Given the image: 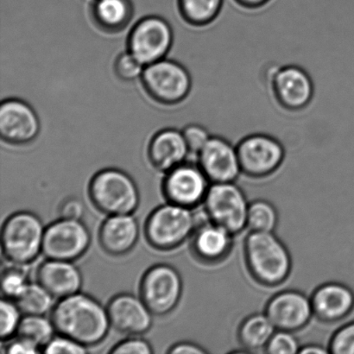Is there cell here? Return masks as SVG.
Masks as SVG:
<instances>
[{"mask_svg":"<svg viewBox=\"0 0 354 354\" xmlns=\"http://www.w3.org/2000/svg\"><path fill=\"white\" fill-rule=\"evenodd\" d=\"M50 319L58 335L88 348L102 342L111 328L106 307L80 291L58 300L52 308Z\"/></svg>","mask_w":354,"mask_h":354,"instance_id":"6da1fadb","label":"cell"},{"mask_svg":"<svg viewBox=\"0 0 354 354\" xmlns=\"http://www.w3.org/2000/svg\"><path fill=\"white\" fill-rule=\"evenodd\" d=\"M244 259L250 276L263 287L281 286L292 270L289 249L274 232H250L244 241Z\"/></svg>","mask_w":354,"mask_h":354,"instance_id":"7a4b0ae2","label":"cell"},{"mask_svg":"<svg viewBox=\"0 0 354 354\" xmlns=\"http://www.w3.org/2000/svg\"><path fill=\"white\" fill-rule=\"evenodd\" d=\"M88 193L93 206L109 216L133 214L140 206L136 183L120 169H105L97 173L89 183Z\"/></svg>","mask_w":354,"mask_h":354,"instance_id":"3957f363","label":"cell"},{"mask_svg":"<svg viewBox=\"0 0 354 354\" xmlns=\"http://www.w3.org/2000/svg\"><path fill=\"white\" fill-rule=\"evenodd\" d=\"M44 232L43 222L30 212H17L10 215L2 227L3 256L12 265H29L41 253Z\"/></svg>","mask_w":354,"mask_h":354,"instance_id":"277c9868","label":"cell"},{"mask_svg":"<svg viewBox=\"0 0 354 354\" xmlns=\"http://www.w3.org/2000/svg\"><path fill=\"white\" fill-rule=\"evenodd\" d=\"M191 208L168 203L156 208L145 225L147 241L158 251H171L191 238L197 227Z\"/></svg>","mask_w":354,"mask_h":354,"instance_id":"5b68a950","label":"cell"},{"mask_svg":"<svg viewBox=\"0 0 354 354\" xmlns=\"http://www.w3.org/2000/svg\"><path fill=\"white\" fill-rule=\"evenodd\" d=\"M249 204L236 182L211 183L203 201L207 220L234 236L246 228Z\"/></svg>","mask_w":354,"mask_h":354,"instance_id":"8992f818","label":"cell"},{"mask_svg":"<svg viewBox=\"0 0 354 354\" xmlns=\"http://www.w3.org/2000/svg\"><path fill=\"white\" fill-rule=\"evenodd\" d=\"M141 78L148 95L164 105L183 103L192 89V78L185 66L169 59L145 66Z\"/></svg>","mask_w":354,"mask_h":354,"instance_id":"52a82bcc","label":"cell"},{"mask_svg":"<svg viewBox=\"0 0 354 354\" xmlns=\"http://www.w3.org/2000/svg\"><path fill=\"white\" fill-rule=\"evenodd\" d=\"M242 175L252 179H265L275 175L286 161V150L280 142L269 135H250L237 145Z\"/></svg>","mask_w":354,"mask_h":354,"instance_id":"ba28073f","label":"cell"},{"mask_svg":"<svg viewBox=\"0 0 354 354\" xmlns=\"http://www.w3.org/2000/svg\"><path fill=\"white\" fill-rule=\"evenodd\" d=\"M182 277L175 267L166 263L152 266L140 282V297L157 317L171 314L182 298Z\"/></svg>","mask_w":354,"mask_h":354,"instance_id":"9c48e42d","label":"cell"},{"mask_svg":"<svg viewBox=\"0 0 354 354\" xmlns=\"http://www.w3.org/2000/svg\"><path fill=\"white\" fill-rule=\"evenodd\" d=\"M174 41V33L167 21L160 17H145L135 24L128 38V51L145 66L162 60Z\"/></svg>","mask_w":354,"mask_h":354,"instance_id":"30bf717a","label":"cell"},{"mask_svg":"<svg viewBox=\"0 0 354 354\" xmlns=\"http://www.w3.org/2000/svg\"><path fill=\"white\" fill-rule=\"evenodd\" d=\"M91 234L82 221L60 218L45 227L41 253L47 259L75 261L88 251Z\"/></svg>","mask_w":354,"mask_h":354,"instance_id":"8fae6325","label":"cell"},{"mask_svg":"<svg viewBox=\"0 0 354 354\" xmlns=\"http://www.w3.org/2000/svg\"><path fill=\"white\" fill-rule=\"evenodd\" d=\"M210 184L197 162H185L166 173L162 190L168 203L194 209L203 204Z\"/></svg>","mask_w":354,"mask_h":354,"instance_id":"7c38bea8","label":"cell"},{"mask_svg":"<svg viewBox=\"0 0 354 354\" xmlns=\"http://www.w3.org/2000/svg\"><path fill=\"white\" fill-rule=\"evenodd\" d=\"M265 314L277 330L292 333L306 328L314 317L310 297L295 290L280 291L270 297Z\"/></svg>","mask_w":354,"mask_h":354,"instance_id":"4fadbf2b","label":"cell"},{"mask_svg":"<svg viewBox=\"0 0 354 354\" xmlns=\"http://www.w3.org/2000/svg\"><path fill=\"white\" fill-rule=\"evenodd\" d=\"M196 158L211 183L236 182L242 175L237 148L223 138L212 136Z\"/></svg>","mask_w":354,"mask_h":354,"instance_id":"5bb4252c","label":"cell"},{"mask_svg":"<svg viewBox=\"0 0 354 354\" xmlns=\"http://www.w3.org/2000/svg\"><path fill=\"white\" fill-rule=\"evenodd\" d=\"M272 91L284 112H296L310 105L314 95V85L310 76L303 68L286 66L274 75Z\"/></svg>","mask_w":354,"mask_h":354,"instance_id":"9a60e30c","label":"cell"},{"mask_svg":"<svg viewBox=\"0 0 354 354\" xmlns=\"http://www.w3.org/2000/svg\"><path fill=\"white\" fill-rule=\"evenodd\" d=\"M111 328L121 334L138 336L145 334L153 324V314L142 298L134 295H117L106 306Z\"/></svg>","mask_w":354,"mask_h":354,"instance_id":"2e32d148","label":"cell"},{"mask_svg":"<svg viewBox=\"0 0 354 354\" xmlns=\"http://www.w3.org/2000/svg\"><path fill=\"white\" fill-rule=\"evenodd\" d=\"M40 131L39 119L32 107L23 100L8 99L0 106V136L6 143H30Z\"/></svg>","mask_w":354,"mask_h":354,"instance_id":"e0dca14e","label":"cell"},{"mask_svg":"<svg viewBox=\"0 0 354 354\" xmlns=\"http://www.w3.org/2000/svg\"><path fill=\"white\" fill-rule=\"evenodd\" d=\"M234 237L230 232L207 220L198 224L191 236V252L205 265H218L230 255Z\"/></svg>","mask_w":354,"mask_h":354,"instance_id":"ac0fdd59","label":"cell"},{"mask_svg":"<svg viewBox=\"0 0 354 354\" xmlns=\"http://www.w3.org/2000/svg\"><path fill=\"white\" fill-rule=\"evenodd\" d=\"M310 300L314 317L324 324L344 320L354 310V292L341 283L322 284L312 293Z\"/></svg>","mask_w":354,"mask_h":354,"instance_id":"d6986e66","label":"cell"},{"mask_svg":"<svg viewBox=\"0 0 354 354\" xmlns=\"http://www.w3.org/2000/svg\"><path fill=\"white\" fill-rule=\"evenodd\" d=\"M140 239V225L133 214L111 215L103 221L99 242L104 252L122 256L135 248Z\"/></svg>","mask_w":354,"mask_h":354,"instance_id":"ffe728a7","label":"cell"},{"mask_svg":"<svg viewBox=\"0 0 354 354\" xmlns=\"http://www.w3.org/2000/svg\"><path fill=\"white\" fill-rule=\"evenodd\" d=\"M37 279L58 300L79 292L83 283L81 270L72 261L64 260L47 259L38 267Z\"/></svg>","mask_w":354,"mask_h":354,"instance_id":"44dd1931","label":"cell"},{"mask_svg":"<svg viewBox=\"0 0 354 354\" xmlns=\"http://www.w3.org/2000/svg\"><path fill=\"white\" fill-rule=\"evenodd\" d=\"M189 155L182 131L175 128L159 131L149 145V160L158 171H171L185 162Z\"/></svg>","mask_w":354,"mask_h":354,"instance_id":"7402d4cb","label":"cell"},{"mask_svg":"<svg viewBox=\"0 0 354 354\" xmlns=\"http://www.w3.org/2000/svg\"><path fill=\"white\" fill-rule=\"evenodd\" d=\"M92 17L97 26L107 32H118L133 19V6L131 0H95Z\"/></svg>","mask_w":354,"mask_h":354,"instance_id":"603a6c76","label":"cell"},{"mask_svg":"<svg viewBox=\"0 0 354 354\" xmlns=\"http://www.w3.org/2000/svg\"><path fill=\"white\" fill-rule=\"evenodd\" d=\"M277 329L263 313H255L241 322L238 328V339L248 353L263 351Z\"/></svg>","mask_w":354,"mask_h":354,"instance_id":"cb8c5ba5","label":"cell"},{"mask_svg":"<svg viewBox=\"0 0 354 354\" xmlns=\"http://www.w3.org/2000/svg\"><path fill=\"white\" fill-rule=\"evenodd\" d=\"M225 0H178L180 16L191 26H207L216 19Z\"/></svg>","mask_w":354,"mask_h":354,"instance_id":"d4e9b609","label":"cell"},{"mask_svg":"<svg viewBox=\"0 0 354 354\" xmlns=\"http://www.w3.org/2000/svg\"><path fill=\"white\" fill-rule=\"evenodd\" d=\"M55 298L39 283H30L15 303L24 315H45L54 308Z\"/></svg>","mask_w":354,"mask_h":354,"instance_id":"484cf974","label":"cell"},{"mask_svg":"<svg viewBox=\"0 0 354 354\" xmlns=\"http://www.w3.org/2000/svg\"><path fill=\"white\" fill-rule=\"evenodd\" d=\"M55 332L57 330L51 319L48 320L44 315H24L17 335L41 349L55 337Z\"/></svg>","mask_w":354,"mask_h":354,"instance_id":"4316f807","label":"cell"},{"mask_svg":"<svg viewBox=\"0 0 354 354\" xmlns=\"http://www.w3.org/2000/svg\"><path fill=\"white\" fill-rule=\"evenodd\" d=\"M279 225V213L272 203L255 200L250 203L246 228L250 232H274Z\"/></svg>","mask_w":354,"mask_h":354,"instance_id":"83f0119b","label":"cell"},{"mask_svg":"<svg viewBox=\"0 0 354 354\" xmlns=\"http://www.w3.org/2000/svg\"><path fill=\"white\" fill-rule=\"evenodd\" d=\"M23 266L14 265L6 268L2 273V294L8 299L16 300L29 284Z\"/></svg>","mask_w":354,"mask_h":354,"instance_id":"f1b7e54d","label":"cell"},{"mask_svg":"<svg viewBox=\"0 0 354 354\" xmlns=\"http://www.w3.org/2000/svg\"><path fill=\"white\" fill-rule=\"evenodd\" d=\"M1 311V324H0V336L2 342L10 339L14 334H17L20 322L22 321V311L17 306L15 301L3 298L0 304Z\"/></svg>","mask_w":354,"mask_h":354,"instance_id":"f546056e","label":"cell"},{"mask_svg":"<svg viewBox=\"0 0 354 354\" xmlns=\"http://www.w3.org/2000/svg\"><path fill=\"white\" fill-rule=\"evenodd\" d=\"M295 333L276 330L263 352L268 354H297L301 346Z\"/></svg>","mask_w":354,"mask_h":354,"instance_id":"4dcf8cb0","label":"cell"},{"mask_svg":"<svg viewBox=\"0 0 354 354\" xmlns=\"http://www.w3.org/2000/svg\"><path fill=\"white\" fill-rule=\"evenodd\" d=\"M145 66L131 52L119 55L114 62V72L122 81L131 82L143 75Z\"/></svg>","mask_w":354,"mask_h":354,"instance_id":"1f68e13d","label":"cell"},{"mask_svg":"<svg viewBox=\"0 0 354 354\" xmlns=\"http://www.w3.org/2000/svg\"><path fill=\"white\" fill-rule=\"evenodd\" d=\"M328 348L333 354H354V321L335 332Z\"/></svg>","mask_w":354,"mask_h":354,"instance_id":"d6a6232c","label":"cell"},{"mask_svg":"<svg viewBox=\"0 0 354 354\" xmlns=\"http://www.w3.org/2000/svg\"><path fill=\"white\" fill-rule=\"evenodd\" d=\"M182 133L189 153L194 154L196 157L212 137L206 127L197 123L186 124L183 127Z\"/></svg>","mask_w":354,"mask_h":354,"instance_id":"836d02e7","label":"cell"},{"mask_svg":"<svg viewBox=\"0 0 354 354\" xmlns=\"http://www.w3.org/2000/svg\"><path fill=\"white\" fill-rule=\"evenodd\" d=\"M41 352L48 354H85L88 353V346L80 344L79 342L66 336L59 335L57 337L52 339Z\"/></svg>","mask_w":354,"mask_h":354,"instance_id":"e575fe53","label":"cell"},{"mask_svg":"<svg viewBox=\"0 0 354 354\" xmlns=\"http://www.w3.org/2000/svg\"><path fill=\"white\" fill-rule=\"evenodd\" d=\"M153 353L150 343L147 339L133 336L118 343L110 353L113 354H151Z\"/></svg>","mask_w":354,"mask_h":354,"instance_id":"d590c367","label":"cell"},{"mask_svg":"<svg viewBox=\"0 0 354 354\" xmlns=\"http://www.w3.org/2000/svg\"><path fill=\"white\" fill-rule=\"evenodd\" d=\"M59 214L62 218L82 221L85 214V205L78 198H68L62 201L59 207Z\"/></svg>","mask_w":354,"mask_h":354,"instance_id":"8d00e7d4","label":"cell"},{"mask_svg":"<svg viewBox=\"0 0 354 354\" xmlns=\"http://www.w3.org/2000/svg\"><path fill=\"white\" fill-rule=\"evenodd\" d=\"M41 352V349L37 346L19 336L6 346V353L9 354H37Z\"/></svg>","mask_w":354,"mask_h":354,"instance_id":"74e56055","label":"cell"},{"mask_svg":"<svg viewBox=\"0 0 354 354\" xmlns=\"http://www.w3.org/2000/svg\"><path fill=\"white\" fill-rule=\"evenodd\" d=\"M171 354H204L207 350L191 342H178L168 350Z\"/></svg>","mask_w":354,"mask_h":354,"instance_id":"f35d334b","label":"cell"},{"mask_svg":"<svg viewBox=\"0 0 354 354\" xmlns=\"http://www.w3.org/2000/svg\"><path fill=\"white\" fill-rule=\"evenodd\" d=\"M299 354H328L329 352L328 348H324V346L317 344H310L304 346H301Z\"/></svg>","mask_w":354,"mask_h":354,"instance_id":"ab89813d","label":"cell"},{"mask_svg":"<svg viewBox=\"0 0 354 354\" xmlns=\"http://www.w3.org/2000/svg\"><path fill=\"white\" fill-rule=\"evenodd\" d=\"M239 6L248 9H258L266 6L270 0H234Z\"/></svg>","mask_w":354,"mask_h":354,"instance_id":"60d3db41","label":"cell"}]
</instances>
